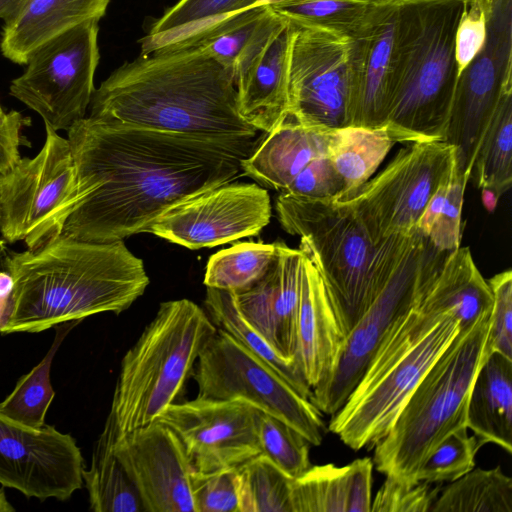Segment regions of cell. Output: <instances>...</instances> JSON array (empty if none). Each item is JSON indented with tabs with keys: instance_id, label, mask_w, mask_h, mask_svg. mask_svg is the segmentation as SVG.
<instances>
[{
	"instance_id": "cell-1",
	"label": "cell",
	"mask_w": 512,
	"mask_h": 512,
	"mask_svg": "<svg viewBox=\"0 0 512 512\" xmlns=\"http://www.w3.org/2000/svg\"><path fill=\"white\" fill-rule=\"evenodd\" d=\"M67 132L77 195L61 233L89 242L147 232L174 205L234 180L256 144L91 116Z\"/></svg>"
},
{
	"instance_id": "cell-2",
	"label": "cell",
	"mask_w": 512,
	"mask_h": 512,
	"mask_svg": "<svg viewBox=\"0 0 512 512\" xmlns=\"http://www.w3.org/2000/svg\"><path fill=\"white\" fill-rule=\"evenodd\" d=\"M91 117L221 140L252 139L239 114L232 73L192 46L123 63L94 90Z\"/></svg>"
},
{
	"instance_id": "cell-3",
	"label": "cell",
	"mask_w": 512,
	"mask_h": 512,
	"mask_svg": "<svg viewBox=\"0 0 512 512\" xmlns=\"http://www.w3.org/2000/svg\"><path fill=\"white\" fill-rule=\"evenodd\" d=\"M13 288L1 334L38 333L103 312L119 314L145 292L143 261L123 240L89 242L64 234L9 253Z\"/></svg>"
},
{
	"instance_id": "cell-4",
	"label": "cell",
	"mask_w": 512,
	"mask_h": 512,
	"mask_svg": "<svg viewBox=\"0 0 512 512\" xmlns=\"http://www.w3.org/2000/svg\"><path fill=\"white\" fill-rule=\"evenodd\" d=\"M460 328L435 280L379 346L342 407L331 415L329 431L354 451L373 448Z\"/></svg>"
},
{
	"instance_id": "cell-5",
	"label": "cell",
	"mask_w": 512,
	"mask_h": 512,
	"mask_svg": "<svg viewBox=\"0 0 512 512\" xmlns=\"http://www.w3.org/2000/svg\"><path fill=\"white\" fill-rule=\"evenodd\" d=\"M466 0L398 6L394 73L383 126L395 143L443 141L458 81L456 30Z\"/></svg>"
},
{
	"instance_id": "cell-6",
	"label": "cell",
	"mask_w": 512,
	"mask_h": 512,
	"mask_svg": "<svg viewBox=\"0 0 512 512\" xmlns=\"http://www.w3.org/2000/svg\"><path fill=\"white\" fill-rule=\"evenodd\" d=\"M491 312L461 327L419 381L372 459L385 476L414 484L425 460L454 431L467 427V405L485 354Z\"/></svg>"
},
{
	"instance_id": "cell-7",
	"label": "cell",
	"mask_w": 512,
	"mask_h": 512,
	"mask_svg": "<svg viewBox=\"0 0 512 512\" xmlns=\"http://www.w3.org/2000/svg\"><path fill=\"white\" fill-rule=\"evenodd\" d=\"M216 331L208 314L191 300L159 305L121 362L109 412L117 437L155 422L175 403Z\"/></svg>"
},
{
	"instance_id": "cell-8",
	"label": "cell",
	"mask_w": 512,
	"mask_h": 512,
	"mask_svg": "<svg viewBox=\"0 0 512 512\" xmlns=\"http://www.w3.org/2000/svg\"><path fill=\"white\" fill-rule=\"evenodd\" d=\"M275 207L282 228L300 237L299 249L318 270L344 338L373 300L370 273L376 246L342 201L281 192Z\"/></svg>"
},
{
	"instance_id": "cell-9",
	"label": "cell",
	"mask_w": 512,
	"mask_h": 512,
	"mask_svg": "<svg viewBox=\"0 0 512 512\" xmlns=\"http://www.w3.org/2000/svg\"><path fill=\"white\" fill-rule=\"evenodd\" d=\"M450 252L419 230L410 234L380 291L343 338L328 375L312 388L310 401L324 414L338 411L379 346L423 300Z\"/></svg>"
},
{
	"instance_id": "cell-10",
	"label": "cell",
	"mask_w": 512,
	"mask_h": 512,
	"mask_svg": "<svg viewBox=\"0 0 512 512\" xmlns=\"http://www.w3.org/2000/svg\"><path fill=\"white\" fill-rule=\"evenodd\" d=\"M290 22L288 116L323 130L351 125L369 36L353 38Z\"/></svg>"
},
{
	"instance_id": "cell-11",
	"label": "cell",
	"mask_w": 512,
	"mask_h": 512,
	"mask_svg": "<svg viewBox=\"0 0 512 512\" xmlns=\"http://www.w3.org/2000/svg\"><path fill=\"white\" fill-rule=\"evenodd\" d=\"M45 129L40 152L0 174L1 235L7 243L24 241L27 249L61 234L77 195L69 141Z\"/></svg>"
},
{
	"instance_id": "cell-12",
	"label": "cell",
	"mask_w": 512,
	"mask_h": 512,
	"mask_svg": "<svg viewBox=\"0 0 512 512\" xmlns=\"http://www.w3.org/2000/svg\"><path fill=\"white\" fill-rule=\"evenodd\" d=\"M193 378L198 397L239 400L270 414L320 445L325 431L321 412L265 361L217 328L202 349Z\"/></svg>"
},
{
	"instance_id": "cell-13",
	"label": "cell",
	"mask_w": 512,
	"mask_h": 512,
	"mask_svg": "<svg viewBox=\"0 0 512 512\" xmlns=\"http://www.w3.org/2000/svg\"><path fill=\"white\" fill-rule=\"evenodd\" d=\"M454 162V149L445 141L411 143L342 202L374 246L391 236L412 234L430 199L450 177Z\"/></svg>"
},
{
	"instance_id": "cell-14",
	"label": "cell",
	"mask_w": 512,
	"mask_h": 512,
	"mask_svg": "<svg viewBox=\"0 0 512 512\" xmlns=\"http://www.w3.org/2000/svg\"><path fill=\"white\" fill-rule=\"evenodd\" d=\"M98 22L86 21L40 45L10 84V95L55 131H68L86 117L100 58Z\"/></svg>"
},
{
	"instance_id": "cell-15",
	"label": "cell",
	"mask_w": 512,
	"mask_h": 512,
	"mask_svg": "<svg viewBox=\"0 0 512 512\" xmlns=\"http://www.w3.org/2000/svg\"><path fill=\"white\" fill-rule=\"evenodd\" d=\"M512 89V0H489L487 36L458 77L444 139L469 181L481 140L505 91Z\"/></svg>"
},
{
	"instance_id": "cell-16",
	"label": "cell",
	"mask_w": 512,
	"mask_h": 512,
	"mask_svg": "<svg viewBox=\"0 0 512 512\" xmlns=\"http://www.w3.org/2000/svg\"><path fill=\"white\" fill-rule=\"evenodd\" d=\"M270 218L271 202L265 188L256 183L228 182L169 208L147 232L199 249L256 236Z\"/></svg>"
},
{
	"instance_id": "cell-17",
	"label": "cell",
	"mask_w": 512,
	"mask_h": 512,
	"mask_svg": "<svg viewBox=\"0 0 512 512\" xmlns=\"http://www.w3.org/2000/svg\"><path fill=\"white\" fill-rule=\"evenodd\" d=\"M84 459L70 434L0 415V484L28 498L65 501L83 486Z\"/></svg>"
},
{
	"instance_id": "cell-18",
	"label": "cell",
	"mask_w": 512,
	"mask_h": 512,
	"mask_svg": "<svg viewBox=\"0 0 512 512\" xmlns=\"http://www.w3.org/2000/svg\"><path fill=\"white\" fill-rule=\"evenodd\" d=\"M258 409L239 400L198 397L171 404L156 420L173 431L194 470L237 468L260 454Z\"/></svg>"
},
{
	"instance_id": "cell-19",
	"label": "cell",
	"mask_w": 512,
	"mask_h": 512,
	"mask_svg": "<svg viewBox=\"0 0 512 512\" xmlns=\"http://www.w3.org/2000/svg\"><path fill=\"white\" fill-rule=\"evenodd\" d=\"M114 451L132 480L144 512H194V470L177 436L155 421L117 437Z\"/></svg>"
},
{
	"instance_id": "cell-20",
	"label": "cell",
	"mask_w": 512,
	"mask_h": 512,
	"mask_svg": "<svg viewBox=\"0 0 512 512\" xmlns=\"http://www.w3.org/2000/svg\"><path fill=\"white\" fill-rule=\"evenodd\" d=\"M275 244L276 257L267 273L248 290L232 294L246 321L281 357L294 361L302 252L283 241Z\"/></svg>"
},
{
	"instance_id": "cell-21",
	"label": "cell",
	"mask_w": 512,
	"mask_h": 512,
	"mask_svg": "<svg viewBox=\"0 0 512 512\" xmlns=\"http://www.w3.org/2000/svg\"><path fill=\"white\" fill-rule=\"evenodd\" d=\"M301 252L294 361L312 389L330 372L343 335L318 270Z\"/></svg>"
},
{
	"instance_id": "cell-22",
	"label": "cell",
	"mask_w": 512,
	"mask_h": 512,
	"mask_svg": "<svg viewBox=\"0 0 512 512\" xmlns=\"http://www.w3.org/2000/svg\"><path fill=\"white\" fill-rule=\"evenodd\" d=\"M329 132L303 126L287 115L264 132L242 159L241 171L260 186L282 192L312 160L326 156Z\"/></svg>"
},
{
	"instance_id": "cell-23",
	"label": "cell",
	"mask_w": 512,
	"mask_h": 512,
	"mask_svg": "<svg viewBox=\"0 0 512 512\" xmlns=\"http://www.w3.org/2000/svg\"><path fill=\"white\" fill-rule=\"evenodd\" d=\"M110 0H25L4 21L0 50L8 60L25 65L43 43L89 20H100Z\"/></svg>"
},
{
	"instance_id": "cell-24",
	"label": "cell",
	"mask_w": 512,
	"mask_h": 512,
	"mask_svg": "<svg viewBox=\"0 0 512 512\" xmlns=\"http://www.w3.org/2000/svg\"><path fill=\"white\" fill-rule=\"evenodd\" d=\"M290 35V22L286 20L235 84L239 114L258 131H270L288 114Z\"/></svg>"
},
{
	"instance_id": "cell-25",
	"label": "cell",
	"mask_w": 512,
	"mask_h": 512,
	"mask_svg": "<svg viewBox=\"0 0 512 512\" xmlns=\"http://www.w3.org/2000/svg\"><path fill=\"white\" fill-rule=\"evenodd\" d=\"M285 22L269 5L253 6L227 16L181 46L195 47L220 63L236 84Z\"/></svg>"
},
{
	"instance_id": "cell-26",
	"label": "cell",
	"mask_w": 512,
	"mask_h": 512,
	"mask_svg": "<svg viewBox=\"0 0 512 512\" xmlns=\"http://www.w3.org/2000/svg\"><path fill=\"white\" fill-rule=\"evenodd\" d=\"M373 461L311 466L292 480L293 512H370Z\"/></svg>"
},
{
	"instance_id": "cell-27",
	"label": "cell",
	"mask_w": 512,
	"mask_h": 512,
	"mask_svg": "<svg viewBox=\"0 0 512 512\" xmlns=\"http://www.w3.org/2000/svg\"><path fill=\"white\" fill-rule=\"evenodd\" d=\"M467 428L481 446L492 443L512 453V359L491 353L471 386Z\"/></svg>"
},
{
	"instance_id": "cell-28",
	"label": "cell",
	"mask_w": 512,
	"mask_h": 512,
	"mask_svg": "<svg viewBox=\"0 0 512 512\" xmlns=\"http://www.w3.org/2000/svg\"><path fill=\"white\" fill-rule=\"evenodd\" d=\"M399 5L369 36L352 111L353 126L381 128L385 125L393 83Z\"/></svg>"
},
{
	"instance_id": "cell-29",
	"label": "cell",
	"mask_w": 512,
	"mask_h": 512,
	"mask_svg": "<svg viewBox=\"0 0 512 512\" xmlns=\"http://www.w3.org/2000/svg\"><path fill=\"white\" fill-rule=\"evenodd\" d=\"M398 3L381 0H280L269 4L278 16L353 38L370 35Z\"/></svg>"
},
{
	"instance_id": "cell-30",
	"label": "cell",
	"mask_w": 512,
	"mask_h": 512,
	"mask_svg": "<svg viewBox=\"0 0 512 512\" xmlns=\"http://www.w3.org/2000/svg\"><path fill=\"white\" fill-rule=\"evenodd\" d=\"M117 428L108 414L95 442L90 467L83 471L90 509L95 512H144L139 494L114 451Z\"/></svg>"
},
{
	"instance_id": "cell-31",
	"label": "cell",
	"mask_w": 512,
	"mask_h": 512,
	"mask_svg": "<svg viewBox=\"0 0 512 512\" xmlns=\"http://www.w3.org/2000/svg\"><path fill=\"white\" fill-rule=\"evenodd\" d=\"M395 144L384 127L349 125L330 130L326 156L344 185L336 200L349 199L367 182Z\"/></svg>"
},
{
	"instance_id": "cell-32",
	"label": "cell",
	"mask_w": 512,
	"mask_h": 512,
	"mask_svg": "<svg viewBox=\"0 0 512 512\" xmlns=\"http://www.w3.org/2000/svg\"><path fill=\"white\" fill-rule=\"evenodd\" d=\"M258 0H179L141 39V55L178 47L222 19L256 6Z\"/></svg>"
},
{
	"instance_id": "cell-33",
	"label": "cell",
	"mask_w": 512,
	"mask_h": 512,
	"mask_svg": "<svg viewBox=\"0 0 512 512\" xmlns=\"http://www.w3.org/2000/svg\"><path fill=\"white\" fill-rule=\"evenodd\" d=\"M204 306L206 313L217 328L231 335L265 361L299 394L310 400L312 389L295 362L281 357L269 342L246 321L238 311L231 292L206 287Z\"/></svg>"
},
{
	"instance_id": "cell-34",
	"label": "cell",
	"mask_w": 512,
	"mask_h": 512,
	"mask_svg": "<svg viewBox=\"0 0 512 512\" xmlns=\"http://www.w3.org/2000/svg\"><path fill=\"white\" fill-rule=\"evenodd\" d=\"M79 321L56 325L54 340L44 358L27 374L21 376L12 392L0 402V415L29 428H40L54 399L50 381L52 361L67 334Z\"/></svg>"
},
{
	"instance_id": "cell-35",
	"label": "cell",
	"mask_w": 512,
	"mask_h": 512,
	"mask_svg": "<svg viewBox=\"0 0 512 512\" xmlns=\"http://www.w3.org/2000/svg\"><path fill=\"white\" fill-rule=\"evenodd\" d=\"M430 512H512V479L500 466L473 468L441 489Z\"/></svg>"
},
{
	"instance_id": "cell-36",
	"label": "cell",
	"mask_w": 512,
	"mask_h": 512,
	"mask_svg": "<svg viewBox=\"0 0 512 512\" xmlns=\"http://www.w3.org/2000/svg\"><path fill=\"white\" fill-rule=\"evenodd\" d=\"M477 184L499 198L512 182V89L505 91L479 145Z\"/></svg>"
},
{
	"instance_id": "cell-37",
	"label": "cell",
	"mask_w": 512,
	"mask_h": 512,
	"mask_svg": "<svg viewBox=\"0 0 512 512\" xmlns=\"http://www.w3.org/2000/svg\"><path fill=\"white\" fill-rule=\"evenodd\" d=\"M276 253L275 242H243L220 250L209 258L203 283L233 294L244 292L267 273Z\"/></svg>"
},
{
	"instance_id": "cell-38",
	"label": "cell",
	"mask_w": 512,
	"mask_h": 512,
	"mask_svg": "<svg viewBox=\"0 0 512 512\" xmlns=\"http://www.w3.org/2000/svg\"><path fill=\"white\" fill-rule=\"evenodd\" d=\"M292 480L258 454L236 468L239 512H293Z\"/></svg>"
},
{
	"instance_id": "cell-39",
	"label": "cell",
	"mask_w": 512,
	"mask_h": 512,
	"mask_svg": "<svg viewBox=\"0 0 512 512\" xmlns=\"http://www.w3.org/2000/svg\"><path fill=\"white\" fill-rule=\"evenodd\" d=\"M257 437L260 454L295 479L310 467L309 442L282 420L259 411Z\"/></svg>"
},
{
	"instance_id": "cell-40",
	"label": "cell",
	"mask_w": 512,
	"mask_h": 512,
	"mask_svg": "<svg viewBox=\"0 0 512 512\" xmlns=\"http://www.w3.org/2000/svg\"><path fill=\"white\" fill-rule=\"evenodd\" d=\"M467 427L448 435L425 460L417 480L443 484L460 478L475 466V456L482 447L477 438L467 434Z\"/></svg>"
},
{
	"instance_id": "cell-41",
	"label": "cell",
	"mask_w": 512,
	"mask_h": 512,
	"mask_svg": "<svg viewBox=\"0 0 512 512\" xmlns=\"http://www.w3.org/2000/svg\"><path fill=\"white\" fill-rule=\"evenodd\" d=\"M194 512H239L236 468L190 474Z\"/></svg>"
},
{
	"instance_id": "cell-42",
	"label": "cell",
	"mask_w": 512,
	"mask_h": 512,
	"mask_svg": "<svg viewBox=\"0 0 512 512\" xmlns=\"http://www.w3.org/2000/svg\"><path fill=\"white\" fill-rule=\"evenodd\" d=\"M442 484H410L386 476L371 502L370 512H430Z\"/></svg>"
},
{
	"instance_id": "cell-43",
	"label": "cell",
	"mask_w": 512,
	"mask_h": 512,
	"mask_svg": "<svg viewBox=\"0 0 512 512\" xmlns=\"http://www.w3.org/2000/svg\"><path fill=\"white\" fill-rule=\"evenodd\" d=\"M487 282L493 294V307L485 354L497 352L512 359V272L505 270Z\"/></svg>"
},
{
	"instance_id": "cell-44",
	"label": "cell",
	"mask_w": 512,
	"mask_h": 512,
	"mask_svg": "<svg viewBox=\"0 0 512 512\" xmlns=\"http://www.w3.org/2000/svg\"><path fill=\"white\" fill-rule=\"evenodd\" d=\"M468 181L453 168L446 197L427 237L442 251L452 252L460 247L461 211Z\"/></svg>"
},
{
	"instance_id": "cell-45",
	"label": "cell",
	"mask_w": 512,
	"mask_h": 512,
	"mask_svg": "<svg viewBox=\"0 0 512 512\" xmlns=\"http://www.w3.org/2000/svg\"><path fill=\"white\" fill-rule=\"evenodd\" d=\"M344 185L327 156L312 160L286 187L285 194L308 199H339Z\"/></svg>"
},
{
	"instance_id": "cell-46",
	"label": "cell",
	"mask_w": 512,
	"mask_h": 512,
	"mask_svg": "<svg viewBox=\"0 0 512 512\" xmlns=\"http://www.w3.org/2000/svg\"><path fill=\"white\" fill-rule=\"evenodd\" d=\"M489 0H466L455 36L458 77L483 47L487 36Z\"/></svg>"
},
{
	"instance_id": "cell-47",
	"label": "cell",
	"mask_w": 512,
	"mask_h": 512,
	"mask_svg": "<svg viewBox=\"0 0 512 512\" xmlns=\"http://www.w3.org/2000/svg\"><path fill=\"white\" fill-rule=\"evenodd\" d=\"M30 119L18 111L5 112L0 104V174L9 171L21 159L19 147L24 144L21 130Z\"/></svg>"
},
{
	"instance_id": "cell-48",
	"label": "cell",
	"mask_w": 512,
	"mask_h": 512,
	"mask_svg": "<svg viewBox=\"0 0 512 512\" xmlns=\"http://www.w3.org/2000/svg\"><path fill=\"white\" fill-rule=\"evenodd\" d=\"M13 280L10 273L5 269H0V328L3 325L9 308Z\"/></svg>"
},
{
	"instance_id": "cell-49",
	"label": "cell",
	"mask_w": 512,
	"mask_h": 512,
	"mask_svg": "<svg viewBox=\"0 0 512 512\" xmlns=\"http://www.w3.org/2000/svg\"><path fill=\"white\" fill-rule=\"evenodd\" d=\"M25 0H0V19L10 18L24 3Z\"/></svg>"
},
{
	"instance_id": "cell-50",
	"label": "cell",
	"mask_w": 512,
	"mask_h": 512,
	"mask_svg": "<svg viewBox=\"0 0 512 512\" xmlns=\"http://www.w3.org/2000/svg\"><path fill=\"white\" fill-rule=\"evenodd\" d=\"M15 508L10 504L5 496L3 488H0V512H13Z\"/></svg>"
},
{
	"instance_id": "cell-51",
	"label": "cell",
	"mask_w": 512,
	"mask_h": 512,
	"mask_svg": "<svg viewBox=\"0 0 512 512\" xmlns=\"http://www.w3.org/2000/svg\"><path fill=\"white\" fill-rule=\"evenodd\" d=\"M7 242L4 239H0V269L4 268L5 262L9 256Z\"/></svg>"
},
{
	"instance_id": "cell-52",
	"label": "cell",
	"mask_w": 512,
	"mask_h": 512,
	"mask_svg": "<svg viewBox=\"0 0 512 512\" xmlns=\"http://www.w3.org/2000/svg\"><path fill=\"white\" fill-rule=\"evenodd\" d=\"M387 2H394L398 4H406V3H419V2H429V1H437V0H381Z\"/></svg>"
},
{
	"instance_id": "cell-53",
	"label": "cell",
	"mask_w": 512,
	"mask_h": 512,
	"mask_svg": "<svg viewBox=\"0 0 512 512\" xmlns=\"http://www.w3.org/2000/svg\"><path fill=\"white\" fill-rule=\"evenodd\" d=\"M277 1H280V0H258V3L256 6L258 5H269V4H272L274 2H277Z\"/></svg>"
}]
</instances>
